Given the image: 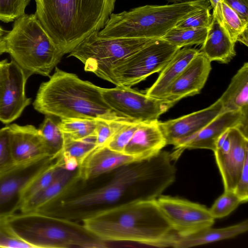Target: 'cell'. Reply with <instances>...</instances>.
Listing matches in <instances>:
<instances>
[{
    "mask_svg": "<svg viewBox=\"0 0 248 248\" xmlns=\"http://www.w3.org/2000/svg\"><path fill=\"white\" fill-rule=\"evenodd\" d=\"M175 160L171 152L161 151L149 158L123 166L111 172V179L92 189L76 191L70 188L42 211L76 221L114 206L126 194L135 199L155 200L175 180Z\"/></svg>",
    "mask_w": 248,
    "mask_h": 248,
    "instance_id": "obj_1",
    "label": "cell"
},
{
    "mask_svg": "<svg viewBox=\"0 0 248 248\" xmlns=\"http://www.w3.org/2000/svg\"><path fill=\"white\" fill-rule=\"evenodd\" d=\"M84 227L106 242H129L172 247L178 235L155 200H131L98 211L81 220Z\"/></svg>",
    "mask_w": 248,
    "mask_h": 248,
    "instance_id": "obj_2",
    "label": "cell"
},
{
    "mask_svg": "<svg viewBox=\"0 0 248 248\" xmlns=\"http://www.w3.org/2000/svg\"><path fill=\"white\" fill-rule=\"evenodd\" d=\"M49 78L40 85L33 103L34 109L40 113L61 119L132 121L108 105L103 98L101 87L57 67Z\"/></svg>",
    "mask_w": 248,
    "mask_h": 248,
    "instance_id": "obj_3",
    "label": "cell"
},
{
    "mask_svg": "<svg viewBox=\"0 0 248 248\" xmlns=\"http://www.w3.org/2000/svg\"><path fill=\"white\" fill-rule=\"evenodd\" d=\"M35 15L63 55L105 26L116 0H35Z\"/></svg>",
    "mask_w": 248,
    "mask_h": 248,
    "instance_id": "obj_4",
    "label": "cell"
},
{
    "mask_svg": "<svg viewBox=\"0 0 248 248\" xmlns=\"http://www.w3.org/2000/svg\"><path fill=\"white\" fill-rule=\"evenodd\" d=\"M210 6L208 0H193L168 5H146L112 13L101 37L161 39L180 20Z\"/></svg>",
    "mask_w": 248,
    "mask_h": 248,
    "instance_id": "obj_5",
    "label": "cell"
},
{
    "mask_svg": "<svg viewBox=\"0 0 248 248\" xmlns=\"http://www.w3.org/2000/svg\"><path fill=\"white\" fill-rule=\"evenodd\" d=\"M14 232L33 248H103V241L74 220L36 211L6 218Z\"/></svg>",
    "mask_w": 248,
    "mask_h": 248,
    "instance_id": "obj_6",
    "label": "cell"
},
{
    "mask_svg": "<svg viewBox=\"0 0 248 248\" xmlns=\"http://www.w3.org/2000/svg\"><path fill=\"white\" fill-rule=\"evenodd\" d=\"M7 53L29 78L49 77L64 55L56 46L35 14H25L14 21L0 45V55Z\"/></svg>",
    "mask_w": 248,
    "mask_h": 248,
    "instance_id": "obj_7",
    "label": "cell"
},
{
    "mask_svg": "<svg viewBox=\"0 0 248 248\" xmlns=\"http://www.w3.org/2000/svg\"><path fill=\"white\" fill-rule=\"evenodd\" d=\"M94 31L82 41L71 52L84 65V70L111 82V70L119 62L157 39L101 37Z\"/></svg>",
    "mask_w": 248,
    "mask_h": 248,
    "instance_id": "obj_8",
    "label": "cell"
},
{
    "mask_svg": "<svg viewBox=\"0 0 248 248\" xmlns=\"http://www.w3.org/2000/svg\"><path fill=\"white\" fill-rule=\"evenodd\" d=\"M180 49L157 39L117 64L111 70V83L131 88L160 72Z\"/></svg>",
    "mask_w": 248,
    "mask_h": 248,
    "instance_id": "obj_9",
    "label": "cell"
},
{
    "mask_svg": "<svg viewBox=\"0 0 248 248\" xmlns=\"http://www.w3.org/2000/svg\"><path fill=\"white\" fill-rule=\"evenodd\" d=\"M101 92L104 101L111 109L138 123L158 120L161 115L175 104L121 86L113 88H102Z\"/></svg>",
    "mask_w": 248,
    "mask_h": 248,
    "instance_id": "obj_10",
    "label": "cell"
},
{
    "mask_svg": "<svg viewBox=\"0 0 248 248\" xmlns=\"http://www.w3.org/2000/svg\"><path fill=\"white\" fill-rule=\"evenodd\" d=\"M157 203L175 232L179 236L195 233L212 227L215 219L205 206L188 200L160 195Z\"/></svg>",
    "mask_w": 248,
    "mask_h": 248,
    "instance_id": "obj_11",
    "label": "cell"
},
{
    "mask_svg": "<svg viewBox=\"0 0 248 248\" xmlns=\"http://www.w3.org/2000/svg\"><path fill=\"white\" fill-rule=\"evenodd\" d=\"M55 158L46 156L16 165L0 174V219L20 210L24 188Z\"/></svg>",
    "mask_w": 248,
    "mask_h": 248,
    "instance_id": "obj_12",
    "label": "cell"
},
{
    "mask_svg": "<svg viewBox=\"0 0 248 248\" xmlns=\"http://www.w3.org/2000/svg\"><path fill=\"white\" fill-rule=\"evenodd\" d=\"M248 115L240 111H223L198 133L174 146L173 152L179 157L186 149H216L220 136L232 127H238L248 136Z\"/></svg>",
    "mask_w": 248,
    "mask_h": 248,
    "instance_id": "obj_13",
    "label": "cell"
},
{
    "mask_svg": "<svg viewBox=\"0 0 248 248\" xmlns=\"http://www.w3.org/2000/svg\"><path fill=\"white\" fill-rule=\"evenodd\" d=\"M223 111L218 98L205 108L167 121H158V124L167 145L175 146L198 133Z\"/></svg>",
    "mask_w": 248,
    "mask_h": 248,
    "instance_id": "obj_14",
    "label": "cell"
},
{
    "mask_svg": "<svg viewBox=\"0 0 248 248\" xmlns=\"http://www.w3.org/2000/svg\"><path fill=\"white\" fill-rule=\"evenodd\" d=\"M23 70L12 60L8 62L7 77L0 101V121L9 124L18 118L31 103L26 96L28 79Z\"/></svg>",
    "mask_w": 248,
    "mask_h": 248,
    "instance_id": "obj_15",
    "label": "cell"
},
{
    "mask_svg": "<svg viewBox=\"0 0 248 248\" xmlns=\"http://www.w3.org/2000/svg\"><path fill=\"white\" fill-rule=\"evenodd\" d=\"M228 135L230 151L226 154H214L224 191H233L248 158V137L238 127L230 128Z\"/></svg>",
    "mask_w": 248,
    "mask_h": 248,
    "instance_id": "obj_16",
    "label": "cell"
},
{
    "mask_svg": "<svg viewBox=\"0 0 248 248\" xmlns=\"http://www.w3.org/2000/svg\"><path fill=\"white\" fill-rule=\"evenodd\" d=\"M211 62L199 51L169 88L163 99L176 103L183 98L199 93L211 70Z\"/></svg>",
    "mask_w": 248,
    "mask_h": 248,
    "instance_id": "obj_17",
    "label": "cell"
},
{
    "mask_svg": "<svg viewBox=\"0 0 248 248\" xmlns=\"http://www.w3.org/2000/svg\"><path fill=\"white\" fill-rule=\"evenodd\" d=\"M12 155L16 165L50 155L39 130L31 124L8 126Z\"/></svg>",
    "mask_w": 248,
    "mask_h": 248,
    "instance_id": "obj_18",
    "label": "cell"
},
{
    "mask_svg": "<svg viewBox=\"0 0 248 248\" xmlns=\"http://www.w3.org/2000/svg\"><path fill=\"white\" fill-rule=\"evenodd\" d=\"M140 160L135 156L112 150L106 146L96 147L78 166L79 181L95 179Z\"/></svg>",
    "mask_w": 248,
    "mask_h": 248,
    "instance_id": "obj_19",
    "label": "cell"
},
{
    "mask_svg": "<svg viewBox=\"0 0 248 248\" xmlns=\"http://www.w3.org/2000/svg\"><path fill=\"white\" fill-rule=\"evenodd\" d=\"M166 145L158 120L140 123L123 153L143 160L156 155Z\"/></svg>",
    "mask_w": 248,
    "mask_h": 248,
    "instance_id": "obj_20",
    "label": "cell"
},
{
    "mask_svg": "<svg viewBox=\"0 0 248 248\" xmlns=\"http://www.w3.org/2000/svg\"><path fill=\"white\" fill-rule=\"evenodd\" d=\"M79 180L78 167L73 170L61 168L46 188L32 196L22 204L20 210L26 213L40 210L57 199Z\"/></svg>",
    "mask_w": 248,
    "mask_h": 248,
    "instance_id": "obj_21",
    "label": "cell"
},
{
    "mask_svg": "<svg viewBox=\"0 0 248 248\" xmlns=\"http://www.w3.org/2000/svg\"><path fill=\"white\" fill-rule=\"evenodd\" d=\"M235 44L224 26L213 16L206 37L199 51L211 62L228 63L236 55Z\"/></svg>",
    "mask_w": 248,
    "mask_h": 248,
    "instance_id": "obj_22",
    "label": "cell"
},
{
    "mask_svg": "<svg viewBox=\"0 0 248 248\" xmlns=\"http://www.w3.org/2000/svg\"><path fill=\"white\" fill-rule=\"evenodd\" d=\"M199 52V50L193 48H180L160 71L155 81L145 93L155 98L163 99L174 80Z\"/></svg>",
    "mask_w": 248,
    "mask_h": 248,
    "instance_id": "obj_23",
    "label": "cell"
},
{
    "mask_svg": "<svg viewBox=\"0 0 248 248\" xmlns=\"http://www.w3.org/2000/svg\"><path fill=\"white\" fill-rule=\"evenodd\" d=\"M248 230V220L224 228H212L210 227L189 235H178L172 247L188 248L214 243L235 237L246 232Z\"/></svg>",
    "mask_w": 248,
    "mask_h": 248,
    "instance_id": "obj_24",
    "label": "cell"
},
{
    "mask_svg": "<svg viewBox=\"0 0 248 248\" xmlns=\"http://www.w3.org/2000/svg\"><path fill=\"white\" fill-rule=\"evenodd\" d=\"M219 99L224 111H240L248 115V62H245L234 75Z\"/></svg>",
    "mask_w": 248,
    "mask_h": 248,
    "instance_id": "obj_25",
    "label": "cell"
},
{
    "mask_svg": "<svg viewBox=\"0 0 248 248\" xmlns=\"http://www.w3.org/2000/svg\"><path fill=\"white\" fill-rule=\"evenodd\" d=\"M64 137L61 155L64 160L65 168L67 169L77 168L97 147L95 135L79 140L72 139L64 135Z\"/></svg>",
    "mask_w": 248,
    "mask_h": 248,
    "instance_id": "obj_26",
    "label": "cell"
},
{
    "mask_svg": "<svg viewBox=\"0 0 248 248\" xmlns=\"http://www.w3.org/2000/svg\"><path fill=\"white\" fill-rule=\"evenodd\" d=\"M63 167H65V162L61 154L50 162L26 186L21 194V205L29 198L49 186L60 169Z\"/></svg>",
    "mask_w": 248,
    "mask_h": 248,
    "instance_id": "obj_27",
    "label": "cell"
},
{
    "mask_svg": "<svg viewBox=\"0 0 248 248\" xmlns=\"http://www.w3.org/2000/svg\"><path fill=\"white\" fill-rule=\"evenodd\" d=\"M208 29L181 28L175 27L161 39L180 48L195 45H202L206 37Z\"/></svg>",
    "mask_w": 248,
    "mask_h": 248,
    "instance_id": "obj_28",
    "label": "cell"
},
{
    "mask_svg": "<svg viewBox=\"0 0 248 248\" xmlns=\"http://www.w3.org/2000/svg\"><path fill=\"white\" fill-rule=\"evenodd\" d=\"M52 157H56L62 153L64 141L63 133L58 123L52 116L46 115L38 128Z\"/></svg>",
    "mask_w": 248,
    "mask_h": 248,
    "instance_id": "obj_29",
    "label": "cell"
},
{
    "mask_svg": "<svg viewBox=\"0 0 248 248\" xmlns=\"http://www.w3.org/2000/svg\"><path fill=\"white\" fill-rule=\"evenodd\" d=\"M58 124L63 134L73 140H82L95 135L96 119H62Z\"/></svg>",
    "mask_w": 248,
    "mask_h": 248,
    "instance_id": "obj_30",
    "label": "cell"
},
{
    "mask_svg": "<svg viewBox=\"0 0 248 248\" xmlns=\"http://www.w3.org/2000/svg\"><path fill=\"white\" fill-rule=\"evenodd\" d=\"M241 203V201L233 191H224L209 210L215 219L221 218L230 215Z\"/></svg>",
    "mask_w": 248,
    "mask_h": 248,
    "instance_id": "obj_31",
    "label": "cell"
},
{
    "mask_svg": "<svg viewBox=\"0 0 248 248\" xmlns=\"http://www.w3.org/2000/svg\"><path fill=\"white\" fill-rule=\"evenodd\" d=\"M223 25L232 40L234 42L240 34L248 28V23L243 22L239 16L222 2Z\"/></svg>",
    "mask_w": 248,
    "mask_h": 248,
    "instance_id": "obj_32",
    "label": "cell"
},
{
    "mask_svg": "<svg viewBox=\"0 0 248 248\" xmlns=\"http://www.w3.org/2000/svg\"><path fill=\"white\" fill-rule=\"evenodd\" d=\"M140 123L129 121L124 124L114 133L106 146L112 150L123 153Z\"/></svg>",
    "mask_w": 248,
    "mask_h": 248,
    "instance_id": "obj_33",
    "label": "cell"
},
{
    "mask_svg": "<svg viewBox=\"0 0 248 248\" xmlns=\"http://www.w3.org/2000/svg\"><path fill=\"white\" fill-rule=\"evenodd\" d=\"M30 0H0V21L8 23L25 14Z\"/></svg>",
    "mask_w": 248,
    "mask_h": 248,
    "instance_id": "obj_34",
    "label": "cell"
},
{
    "mask_svg": "<svg viewBox=\"0 0 248 248\" xmlns=\"http://www.w3.org/2000/svg\"><path fill=\"white\" fill-rule=\"evenodd\" d=\"M127 121H108L96 119L95 134L97 147L106 146L114 133Z\"/></svg>",
    "mask_w": 248,
    "mask_h": 248,
    "instance_id": "obj_35",
    "label": "cell"
},
{
    "mask_svg": "<svg viewBox=\"0 0 248 248\" xmlns=\"http://www.w3.org/2000/svg\"><path fill=\"white\" fill-rule=\"evenodd\" d=\"M0 248H33L14 232L6 218L0 219Z\"/></svg>",
    "mask_w": 248,
    "mask_h": 248,
    "instance_id": "obj_36",
    "label": "cell"
},
{
    "mask_svg": "<svg viewBox=\"0 0 248 248\" xmlns=\"http://www.w3.org/2000/svg\"><path fill=\"white\" fill-rule=\"evenodd\" d=\"M211 6L201 9L177 23L175 27L191 29H208L210 26L213 16Z\"/></svg>",
    "mask_w": 248,
    "mask_h": 248,
    "instance_id": "obj_37",
    "label": "cell"
},
{
    "mask_svg": "<svg viewBox=\"0 0 248 248\" xmlns=\"http://www.w3.org/2000/svg\"><path fill=\"white\" fill-rule=\"evenodd\" d=\"M16 165L10 145L9 127L0 129V174Z\"/></svg>",
    "mask_w": 248,
    "mask_h": 248,
    "instance_id": "obj_38",
    "label": "cell"
},
{
    "mask_svg": "<svg viewBox=\"0 0 248 248\" xmlns=\"http://www.w3.org/2000/svg\"><path fill=\"white\" fill-rule=\"evenodd\" d=\"M242 203L248 201V158L246 159L241 175L233 190Z\"/></svg>",
    "mask_w": 248,
    "mask_h": 248,
    "instance_id": "obj_39",
    "label": "cell"
},
{
    "mask_svg": "<svg viewBox=\"0 0 248 248\" xmlns=\"http://www.w3.org/2000/svg\"><path fill=\"white\" fill-rule=\"evenodd\" d=\"M239 16L244 22L248 23V0H222Z\"/></svg>",
    "mask_w": 248,
    "mask_h": 248,
    "instance_id": "obj_40",
    "label": "cell"
},
{
    "mask_svg": "<svg viewBox=\"0 0 248 248\" xmlns=\"http://www.w3.org/2000/svg\"><path fill=\"white\" fill-rule=\"evenodd\" d=\"M208 0L211 8L213 10L212 15L215 16L219 23L223 25L222 0Z\"/></svg>",
    "mask_w": 248,
    "mask_h": 248,
    "instance_id": "obj_41",
    "label": "cell"
},
{
    "mask_svg": "<svg viewBox=\"0 0 248 248\" xmlns=\"http://www.w3.org/2000/svg\"><path fill=\"white\" fill-rule=\"evenodd\" d=\"M8 62L7 60L0 61V101L7 77Z\"/></svg>",
    "mask_w": 248,
    "mask_h": 248,
    "instance_id": "obj_42",
    "label": "cell"
},
{
    "mask_svg": "<svg viewBox=\"0 0 248 248\" xmlns=\"http://www.w3.org/2000/svg\"><path fill=\"white\" fill-rule=\"evenodd\" d=\"M237 42H239L248 46V28L243 31L238 36Z\"/></svg>",
    "mask_w": 248,
    "mask_h": 248,
    "instance_id": "obj_43",
    "label": "cell"
},
{
    "mask_svg": "<svg viewBox=\"0 0 248 248\" xmlns=\"http://www.w3.org/2000/svg\"><path fill=\"white\" fill-rule=\"evenodd\" d=\"M5 33V31L0 26V45Z\"/></svg>",
    "mask_w": 248,
    "mask_h": 248,
    "instance_id": "obj_44",
    "label": "cell"
},
{
    "mask_svg": "<svg viewBox=\"0 0 248 248\" xmlns=\"http://www.w3.org/2000/svg\"><path fill=\"white\" fill-rule=\"evenodd\" d=\"M167 0L170 2H173V3H180V2L188 1L193 0Z\"/></svg>",
    "mask_w": 248,
    "mask_h": 248,
    "instance_id": "obj_45",
    "label": "cell"
}]
</instances>
